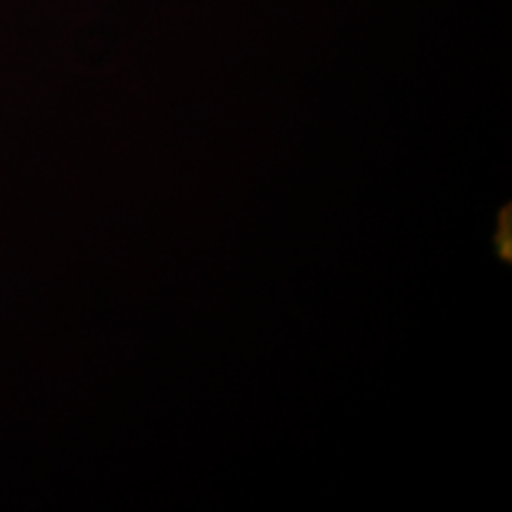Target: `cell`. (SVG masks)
<instances>
[]
</instances>
